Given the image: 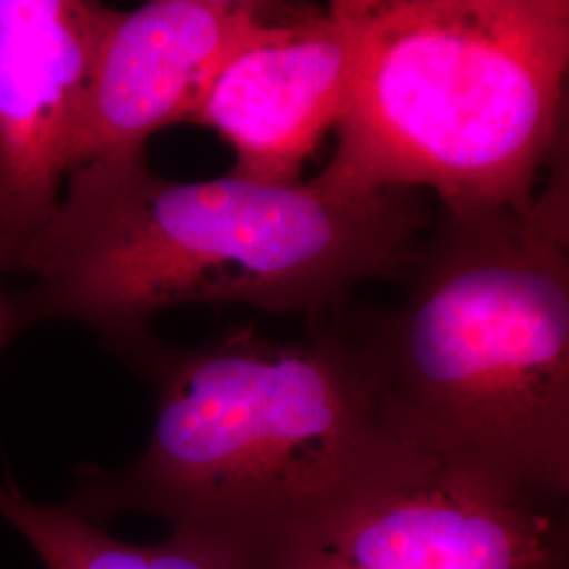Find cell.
<instances>
[{"label":"cell","mask_w":569,"mask_h":569,"mask_svg":"<svg viewBox=\"0 0 569 569\" xmlns=\"http://www.w3.org/2000/svg\"><path fill=\"white\" fill-rule=\"evenodd\" d=\"M430 226L418 190L346 197L319 183L234 173L176 182L142 152L70 171L56 213L9 260L32 283L11 302L21 327L70 319L117 355L150 319L190 305H244L312 321L363 281H403Z\"/></svg>","instance_id":"obj_1"},{"label":"cell","mask_w":569,"mask_h":569,"mask_svg":"<svg viewBox=\"0 0 569 569\" xmlns=\"http://www.w3.org/2000/svg\"><path fill=\"white\" fill-rule=\"evenodd\" d=\"M363 32V0L287 4L209 84L190 124L234 152L230 173L298 183L306 159L345 110Z\"/></svg>","instance_id":"obj_6"},{"label":"cell","mask_w":569,"mask_h":569,"mask_svg":"<svg viewBox=\"0 0 569 569\" xmlns=\"http://www.w3.org/2000/svg\"><path fill=\"white\" fill-rule=\"evenodd\" d=\"M18 329H20V323H18V315H16L13 302H11V298H7L0 291V352Z\"/></svg>","instance_id":"obj_10"},{"label":"cell","mask_w":569,"mask_h":569,"mask_svg":"<svg viewBox=\"0 0 569 569\" xmlns=\"http://www.w3.org/2000/svg\"><path fill=\"white\" fill-rule=\"evenodd\" d=\"M284 2L152 0L114 11L74 148V167L142 152L150 136L190 122L218 70Z\"/></svg>","instance_id":"obj_8"},{"label":"cell","mask_w":569,"mask_h":569,"mask_svg":"<svg viewBox=\"0 0 569 569\" xmlns=\"http://www.w3.org/2000/svg\"><path fill=\"white\" fill-rule=\"evenodd\" d=\"M568 0H363L336 148L312 178L432 190L453 213L533 203L568 150Z\"/></svg>","instance_id":"obj_4"},{"label":"cell","mask_w":569,"mask_h":569,"mask_svg":"<svg viewBox=\"0 0 569 569\" xmlns=\"http://www.w3.org/2000/svg\"><path fill=\"white\" fill-rule=\"evenodd\" d=\"M568 502L401 441L253 569H568Z\"/></svg>","instance_id":"obj_5"},{"label":"cell","mask_w":569,"mask_h":569,"mask_svg":"<svg viewBox=\"0 0 569 569\" xmlns=\"http://www.w3.org/2000/svg\"><path fill=\"white\" fill-rule=\"evenodd\" d=\"M315 323L291 342L239 326L194 348L148 336L122 350L154 390L150 439L127 467L74 468L63 505L102 526L157 517L253 569L403 441L342 327Z\"/></svg>","instance_id":"obj_2"},{"label":"cell","mask_w":569,"mask_h":569,"mask_svg":"<svg viewBox=\"0 0 569 569\" xmlns=\"http://www.w3.org/2000/svg\"><path fill=\"white\" fill-rule=\"evenodd\" d=\"M331 312L406 441L568 502V150L528 209H441L399 305Z\"/></svg>","instance_id":"obj_3"},{"label":"cell","mask_w":569,"mask_h":569,"mask_svg":"<svg viewBox=\"0 0 569 569\" xmlns=\"http://www.w3.org/2000/svg\"><path fill=\"white\" fill-rule=\"evenodd\" d=\"M114 9L0 0V270L60 203Z\"/></svg>","instance_id":"obj_7"},{"label":"cell","mask_w":569,"mask_h":569,"mask_svg":"<svg viewBox=\"0 0 569 569\" xmlns=\"http://www.w3.org/2000/svg\"><path fill=\"white\" fill-rule=\"evenodd\" d=\"M0 517L44 569H249L232 550L180 531L152 545L124 542L66 505L32 502L11 475L0 481Z\"/></svg>","instance_id":"obj_9"}]
</instances>
